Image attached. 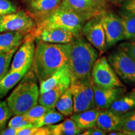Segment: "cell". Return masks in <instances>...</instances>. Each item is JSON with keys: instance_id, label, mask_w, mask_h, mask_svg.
<instances>
[{"instance_id": "1", "label": "cell", "mask_w": 135, "mask_h": 135, "mask_svg": "<svg viewBox=\"0 0 135 135\" xmlns=\"http://www.w3.org/2000/svg\"><path fill=\"white\" fill-rule=\"evenodd\" d=\"M68 43L55 44L38 41L35 48L32 70L40 83L53 75L68 64Z\"/></svg>"}, {"instance_id": "16", "label": "cell", "mask_w": 135, "mask_h": 135, "mask_svg": "<svg viewBox=\"0 0 135 135\" xmlns=\"http://www.w3.org/2000/svg\"><path fill=\"white\" fill-rule=\"evenodd\" d=\"M71 80L65 81L46 92L40 94L38 102L40 104L50 109L55 108V105L61 96L70 87Z\"/></svg>"}, {"instance_id": "15", "label": "cell", "mask_w": 135, "mask_h": 135, "mask_svg": "<svg viewBox=\"0 0 135 135\" xmlns=\"http://www.w3.org/2000/svg\"><path fill=\"white\" fill-rule=\"evenodd\" d=\"M123 116L124 114L115 113L109 109L101 110L98 117L97 126L106 133L119 131L122 125Z\"/></svg>"}, {"instance_id": "39", "label": "cell", "mask_w": 135, "mask_h": 135, "mask_svg": "<svg viewBox=\"0 0 135 135\" xmlns=\"http://www.w3.org/2000/svg\"><path fill=\"white\" fill-rule=\"evenodd\" d=\"M134 98H135V89H134Z\"/></svg>"}, {"instance_id": "11", "label": "cell", "mask_w": 135, "mask_h": 135, "mask_svg": "<svg viewBox=\"0 0 135 135\" xmlns=\"http://www.w3.org/2000/svg\"><path fill=\"white\" fill-rule=\"evenodd\" d=\"M35 39L32 33L25 36L24 42L15 53L9 72L20 70L27 65H32L35 51Z\"/></svg>"}, {"instance_id": "13", "label": "cell", "mask_w": 135, "mask_h": 135, "mask_svg": "<svg viewBox=\"0 0 135 135\" xmlns=\"http://www.w3.org/2000/svg\"><path fill=\"white\" fill-rule=\"evenodd\" d=\"M125 92L124 87L101 88L94 84V104L97 108L103 110L108 109L113 101Z\"/></svg>"}, {"instance_id": "22", "label": "cell", "mask_w": 135, "mask_h": 135, "mask_svg": "<svg viewBox=\"0 0 135 135\" xmlns=\"http://www.w3.org/2000/svg\"><path fill=\"white\" fill-rule=\"evenodd\" d=\"M52 135H75L80 134L83 130L78 127L75 121L71 118L58 124L47 125Z\"/></svg>"}, {"instance_id": "2", "label": "cell", "mask_w": 135, "mask_h": 135, "mask_svg": "<svg viewBox=\"0 0 135 135\" xmlns=\"http://www.w3.org/2000/svg\"><path fill=\"white\" fill-rule=\"evenodd\" d=\"M98 56L97 49L78 36L68 43V65L71 81L83 80L91 76L93 66Z\"/></svg>"}, {"instance_id": "14", "label": "cell", "mask_w": 135, "mask_h": 135, "mask_svg": "<svg viewBox=\"0 0 135 135\" xmlns=\"http://www.w3.org/2000/svg\"><path fill=\"white\" fill-rule=\"evenodd\" d=\"M60 7L79 13L88 20L101 14L100 9L87 0H62Z\"/></svg>"}, {"instance_id": "4", "label": "cell", "mask_w": 135, "mask_h": 135, "mask_svg": "<svg viewBox=\"0 0 135 135\" xmlns=\"http://www.w3.org/2000/svg\"><path fill=\"white\" fill-rule=\"evenodd\" d=\"M88 20L79 13L59 6L53 13L44 18L34 31L46 28H58L67 30L78 36L82 31L84 21Z\"/></svg>"}, {"instance_id": "21", "label": "cell", "mask_w": 135, "mask_h": 135, "mask_svg": "<svg viewBox=\"0 0 135 135\" xmlns=\"http://www.w3.org/2000/svg\"><path fill=\"white\" fill-rule=\"evenodd\" d=\"M25 34L18 31H6L0 33V53L19 47L24 40Z\"/></svg>"}, {"instance_id": "24", "label": "cell", "mask_w": 135, "mask_h": 135, "mask_svg": "<svg viewBox=\"0 0 135 135\" xmlns=\"http://www.w3.org/2000/svg\"><path fill=\"white\" fill-rule=\"evenodd\" d=\"M59 112L65 116L72 115L73 113V99L70 87L61 96L55 105Z\"/></svg>"}, {"instance_id": "30", "label": "cell", "mask_w": 135, "mask_h": 135, "mask_svg": "<svg viewBox=\"0 0 135 135\" xmlns=\"http://www.w3.org/2000/svg\"><path fill=\"white\" fill-rule=\"evenodd\" d=\"M34 126L33 123L28 120L25 114L15 115L8 122V127L15 128H26Z\"/></svg>"}, {"instance_id": "20", "label": "cell", "mask_w": 135, "mask_h": 135, "mask_svg": "<svg viewBox=\"0 0 135 135\" xmlns=\"http://www.w3.org/2000/svg\"><path fill=\"white\" fill-rule=\"evenodd\" d=\"M62 0H31L30 9L38 16L45 18L57 9Z\"/></svg>"}, {"instance_id": "34", "label": "cell", "mask_w": 135, "mask_h": 135, "mask_svg": "<svg viewBox=\"0 0 135 135\" xmlns=\"http://www.w3.org/2000/svg\"><path fill=\"white\" fill-rule=\"evenodd\" d=\"M123 13L135 16V0H128L123 5Z\"/></svg>"}, {"instance_id": "38", "label": "cell", "mask_w": 135, "mask_h": 135, "mask_svg": "<svg viewBox=\"0 0 135 135\" xmlns=\"http://www.w3.org/2000/svg\"><path fill=\"white\" fill-rule=\"evenodd\" d=\"M125 135H135V131H131V132H127L125 133Z\"/></svg>"}, {"instance_id": "32", "label": "cell", "mask_w": 135, "mask_h": 135, "mask_svg": "<svg viewBox=\"0 0 135 135\" xmlns=\"http://www.w3.org/2000/svg\"><path fill=\"white\" fill-rule=\"evenodd\" d=\"M16 6L10 0H0V15H6L16 11Z\"/></svg>"}, {"instance_id": "5", "label": "cell", "mask_w": 135, "mask_h": 135, "mask_svg": "<svg viewBox=\"0 0 135 135\" xmlns=\"http://www.w3.org/2000/svg\"><path fill=\"white\" fill-rule=\"evenodd\" d=\"M74 113L94 108V83L91 76L83 80L71 81Z\"/></svg>"}, {"instance_id": "27", "label": "cell", "mask_w": 135, "mask_h": 135, "mask_svg": "<svg viewBox=\"0 0 135 135\" xmlns=\"http://www.w3.org/2000/svg\"><path fill=\"white\" fill-rule=\"evenodd\" d=\"M18 47L6 52L0 53V81L9 73L11 60Z\"/></svg>"}, {"instance_id": "18", "label": "cell", "mask_w": 135, "mask_h": 135, "mask_svg": "<svg viewBox=\"0 0 135 135\" xmlns=\"http://www.w3.org/2000/svg\"><path fill=\"white\" fill-rule=\"evenodd\" d=\"M100 112V109L94 108L80 113H74L71 118L75 121L78 127L84 131L97 125L98 117Z\"/></svg>"}, {"instance_id": "26", "label": "cell", "mask_w": 135, "mask_h": 135, "mask_svg": "<svg viewBox=\"0 0 135 135\" xmlns=\"http://www.w3.org/2000/svg\"><path fill=\"white\" fill-rule=\"evenodd\" d=\"M121 18L123 26L124 39L127 40H134L135 16L123 13Z\"/></svg>"}, {"instance_id": "25", "label": "cell", "mask_w": 135, "mask_h": 135, "mask_svg": "<svg viewBox=\"0 0 135 135\" xmlns=\"http://www.w3.org/2000/svg\"><path fill=\"white\" fill-rule=\"evenodd\" d=\"M64 119V115L58 111H56L55 108L51 109L48 112L45 114L40 118L36 123L34 124V126L39 128L43 126L50 125L60 122Z\"/></svg>"}, {"instance_id": "29", "label": "cell", "mask_w": 135, "mask_h": 135, "mask_svg": "<svg viewBox=\"0 0 135 135\" xmlns=\"http://www.w3.org/2000/svg\"><path fill=\"white\" fill-rule=\"evenodd\" d=\"M119 131L124 135L127 132L135 131V110L124 114L122 125Z\"/></svg>"}, {"instance_id": "8", "label": "cell", "mask_w": 135, "mask_h": 135, "mask_svg": "<svg viewBox=\"0 0 135 135\" xmlns=\"http://www.w3.org/2000/svg\"><path fill=\"white\" fill-rule=\"evenodd\" d=\"M108 61L124 81L135 82V62L125 51L119 48L109 56Z\"/></svg>"}, {"instance_id": "37", "label": "cell", "mask_w": 135, "mask_h": 135, "mask_svg": "<svg viewBox=\"0 0 135 135\" xmlns=\"http://www.w3.org/2000/svg\"><path fill=\"white\" fill-rule=\"evenodd\" d=\"M37 127L33 126L30 128H23L20 132L18 133V135H35V131H36Z\"/></svg>"}, {"instance_id": "10", "label": "cell", "mask_w": 135, "mask_h": 135, "mask_svg": "<svg viewBox=\"0 0 135 135\" xmlns=\"http://www.w3.org/2000/svg\"><path fill=\"white\" fill-rule=\"evenodd\" d=\"M84 37L100 54L106 50V36L100 20V15L94 16L84 25L82 30Z\"/></svg>"}, {"instance_id": "12", "label": "cell", "mask_w": 135, "mask_h": 135, "mask_svg": "<svg viewBox=\"0 0 135 135\" xmlns=\"http://www.w3.org/2000/svg\"><path fill=\"white\" fill-rule=\"evenodd\" d=\"M33 35L37 41L55 44H68L78 36L68 30L58 28H46L34 31Z\"/></svg>"}, {"instance_id": "19", "label": "cell", "mask_w": 135, "mask_h": 135, "mask_svg": "<svg viewBox=\"0 0 135 135\" xmlns=\"http://www.w3.org/2000/svg\"><path fill=\"white\" fill-rule=\"evenodd\" d=\"M69 80H71V76L70 69L67 64L61 68L48 79L40 83V94L43 93L62 82Z\"/></svg>"}, {"instance_id": "40", "label": "cell", "mask_w": 135, "mask_h": 135, "mask_svg": "<svg viewBox=\"0 0 135 135\" xmlns=\"http://www.w3.org/2000/svg\"><path fill=\"white\" fill-rule=\"evenodd\" d=\"M1 15H0V20H1Z\"/></svg>"}, {"instance_id": "28", "label": "cell", "mask_w": 135, "mask_h": 135, "mask_svg": "<svg viewBox=\"0 0 135 135\" xmlns=\"http://www.w3.org/2000/svg\"><path fill=\"white\" fill-rule=\"evenodd\" d=\"M50 109V108H48L41 104H39V105L36 104L31 108L29 111H27L25 114L28 120L34 124L40 118H41L44 114L48 112Z\"/></svg>"}, {"instance_id": "33", "label": "cell", "mask_w": 135, "mask_h": 135, "mask_svg": "<svg viewBox=\"0 0 135 135\" xmlns=\"http://www.w3.org/2000/svg\"><path fill=\"white\" fill-rule=\"evenodd\" d=\"M119 48L125 51L135 62V39L130 42L121 43Z\"/></svg>"}, {"instance_id": "31", "label": "cell", "mask_w": 135, "mask_h": 135, "mask_svg": "<svg viewBox=\"0 0 135 135\" xmlns=\"http://www.w3.org/2000/svg\"><path fill=\"white\" fill-rule=\"evenodd\" d=\"M13 114L7 101L0 100V131L4 129Z\"/></svg>"}, {"instance_id": "23", "label": "cell", "mask_w": 135, "mask_h": 135, "mask_svg": "<svg viewBox=\"0 0 135 135\" xmlns=\"http://www.w3.org/2000/svg\"><path fill=\"white\" fill-rule=\"evenodd\" d=\"M135 108V98L133 95L121 96L113 101L109 107L115 113L124 114Z\"/></svg>"}, {"instance_id": "6", "label": "cell", "mask_w": 135, "mask_h": 135, "mask_svg": "<svg viewBox=\"0 0 135 135\" xmlns=\"http://www.w3.org/2000/svg\"><path fill=\"white\" fill-rule=\"evenodd\" d=\"M94 85L101 88L124 87L114 71L108 59L103 56L94 62L91 72Z\"/></svg>"}, {"instance_id": "36", "label": "cell", "mask_w": 135, "mask_h": 135, "mask_svg": "<svg viewBox=\"0 0 135 135\" xmlns=\"http://www.w3.org/2000/svg\"><path fill=\"white\" fill-rule=\"evenodd\" d=\"M23 128H15L12 127H8L6 129H3L0 131L1 135H18Z\"/></svg>"}, {"instance_id": "3", "label": "cell", "mask_w": 135, "mask_h": 135, "mask_svg": "<svg viewBox=\"0 0 135 135\" xmlns=\"http://www.w3.org/2000/svg\"><path fill=\"white\" fill-rule=\"evenodd\" d=\"M36 79L33 70L28 71L7 98V103L14 115L24 114L37 104L40 89Z\"/></svg>"}, {"instance_id": "35", "label": "cell", "mask_w": 135, "mask_h": 135, "mask_svg": "<svg viewBox=\"0 0 135 135\" xmlns=\"http://www.w3.org/2000/svg\"><path fill=\"white\" fill-rule=\"evenodd\" d=\"M106 133L105 131L99 128L97 125L93 126L87 129L83 133H80V134L82 135H105Z\"/></svg>"}, {"instance_id": "9", "label": "cell", "mask_w": 135, "mask_h": 135, "mask_svg": "<svg viewBox=\"0 0 135 135\" xmlns=\"http://www.w3.org/2000/svg\"><path fill=\"white\" fill-rule=\"evenodd\" d=\"M100 20L105 33L106 49L124 40V31L121 18L113 13H101Z\"/></svg>"}, {"instance_id": "7", "label": "cell", "mask_w": 135, "mask_h": 135, "mask_svg": "<svg viewBox=\"0 0 135 135\" xmlns=\"http://www.w3.org/2000/svg\"><path fill=\"white\" fill-rule=\"evenodd\" d=\"M36 23L31 16L23 11L3 15L0 20V33L18 31L24 33H33Z\"/></svg>"}, {"instance_id": "17", "label": "cell", "mask_w": 135, "mask_h": 135, "mask_svg": "<svg viewBox=\"0 0 135 135\" xmlns=\"http://www.w3.org/2000/svg\"><path fill=\"white\" fill-rule=\"evenodd\" d=\"M31 66L28 65L20 70L9 72L0 81V99L6 97L9 91L22 80Z\"/></svg>"}]
</instances>
